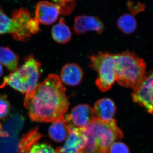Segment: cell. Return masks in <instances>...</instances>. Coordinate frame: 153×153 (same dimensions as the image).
I'll list each match as a JSON object with an SVG mask.
<instances>
[{
  "instance_id": "1",
  "label": "cell",
  "mask_w": 153,
  "mask_h": 153,
  "mask_svg": "<svg viewBox=\"0 0 153 153\" xmlns=\"http://www.w3.org/2000/svg\"><path fill=\"white\" fill-rule=\"evenodd\" d=\"M24 106L33 121L52 123L64 119L69 102L60 77L49 74L34 90L26 94Z\"/></svg>"
},
{
  "instance_id": "2",
  "label": "cell",
  "mask_w": 153,
  "mask_h": 153,
  "mask_svg": "<svg viewBox=\"0 0 153 153\" xmlns=\"http://www.w3.org/2000/svg\"><path fill=\"white\" fill-rule=\"evenodd\" d=\"M83 130L86 142L77 153H109L111 145L123 137L114 119L106 121L96 117Z\"/></svg>"
},
{
  "instance_id": "3",
  "label": "cell",
  "mask_w": 153,
  "mask_h": 153,
  "mask_svg": "<svg viewBox=\"0 0 153 153\" xmlns=\"http://www.w3.org/2000/svg\"><path fill=\"white\" fill-rule=\"evenodd\" d=\"M116 81L120 85L135 89L144 78L146 64L134 52L114 54Z\"/></svg>"
},
{
  "instance_id": "4",
  "label": "cell",
  "mask_w": 153,
  "mask_h": 153,
  "mask_svg": "<svg viewBox=\"0 0 153 153\" xmlns=\"http://www.w3.org/2000/svg\"><path fill=\"white\" fill-rule=\"evenodd\" d=\"M41 66V62L33 55L26 56L24 64L20 68L4 77L0 88L9 85L22 93L30 92L38 85Z\"/></svg>"
},
{
  "instance_id": "5",
  "label": "cell",
  "mask_w": 153,
  "mask_h": 153,
  "mask_svg": "<svg viewBox=\"0 0 153 153\" xmlns=\"http://www.w3.org/2000/svg\"><path fill=\"white\" fill-rule=\"evenodd\" d=\"M90 59L91 67L98 73L96 85L100 91L106 92L116 81L114 54L100 52Z\"/></svg>"
},
{
  "instance_id": "6",
  "label": "cell",
  "mask_w": 153,
  "mask_h": 153,
  "mask_svg": "<svg viewBox=\"0 0 153 153\" xmlns=\"http://www.w3.org/2000/svg\"><path fill=\"white\" fill-rule=\"evenodd\" d=\"M134 102L153 114V71L146 74L144 78L132 94Z\"/></svg>"
},
{
  "instance_id": "7",
  "label": "cell",
  "mask_w": 153,
  "mask_h": 153,
  "mask_svg": "<svg viewBox=\"0 0 153 153\" xmlns=\"http://www.w3.org/2000/svg\"><path fill=\"white\" fill-rule=\"evenodd\" d=\"M96 117L91 107L87 104H81L74 107L65 120L68 127L84 128Z\"/></svg>"
},
{
  "instance_id": "8",
  "label": "cell",
  "mask_w": 153,
  "mask_h": 153,
  "mask_svg": "<svg viewBox=\"0 0 153 153\" xmlns=\"http://www.w3.org/2000/svg\"><path fill=\"white\" fill-rule=\"evenodd\" d=\"M11 17L15 23L13 38L16 41H28L32 35L27 27L28 22L32 18L30 12L27 9L21 8L14 10Z\"/></svg>"
},
{
  "instance_id": "9",
  "label": "cell",
  "mask_w": 153,
  "mask_h": 153,
  "mask_svg": "<svg viewBox=\"0 0 153 153\" xmlns=\"http://www.w3.org/2000/svg\"><path fill=\"white\" fill-rule=\"evenodd\" d=\"M61 14V8L59 5L48 1H41L37 4L35 18L39 23L51 25L58 19Z\"/></svg>"
},
{
  "instance_id": "10",
  "label": "cell",
  "mask_w": 153,
  "mask_h": 153,
  "mask_svg": "<svg viewBox=\"0 0 153 153\" xmlns=\"http://www.w3.org/2000/svg\"><path fill=\"white\" fill-rule=\"evenodd\" d=\"M69 134L63 146L57 148L56 153H77L85 144L86 137L84 128L69 127Z\"/></svg>"
},
{
  "instance_id": "11",
  "label": "cell",
  "mask_w": 153,
  "mask_h": 153,
  "mask_svg": "<svg viewBox=\"0 0 153 153\" xmlns=\"http://www.w3.org/2000/svg\"><path fill=\"white\" fill-rule=\"evenodd\" d=\"M73 28L76 34L81 35L89 31L102 33L104 27L103 23L98 18L81 15L75 18Z\"/></svg>"
},
{
  "instance_id": "12",
  "label": "cell",
  "mask_w": 153,
  "mask_h": 153,
  "mask_svg": "<svg viewBox=\"0 0 153 153\" xmlns=\"http://www.w3.org/2000/svg\"><path fill=\"white\" fill-rule=\"evenodd\" d=\"M84 73L82 68L76 63H68L62 67L60 79L64 84L68 86L79 85L83 79Z\"/></svg>"
},
{
  "instance_id": "13",
  "label": "cell",
  "mask_w": 153,
  "mask_h": 153,
  "mask_svg": "<svg viewBox=\"0 0 153 153\" xmlns=\"http://www.w3.org/2000/svg\"><path fill=\"white\" fill-rule=\"evenodd\" d=\"M93 109L97 117L102 120L108 121L113 119L117 108L112 100L104 98L96 102Z\"/></svg>"
},
{
  "instance_id": "14",
  "label": "cell",
  "mask_w": 153,
  "mask_h": 153,
  "mask_svg": "<svg viewBox=\"0 0 153 153\" xmlns=\"http://www.w3.org/2000/svg\"><path fill=\"white\" fill-rule=\"evenodd\" d=\"M69 128L65 118L62 120L52 122L49 127L48 134L49 137L57 143L66 140L69 134Z\"/></svg>"
},
{
  "instance_id": "15",
  "label": "cell",
  "mask_w": 153,
  "mask_h": 153,
  "mask_svg": "<svg viewBox=\"0 0 153 153\" xmlns=\"http://www.w3.org/2000/svg\"><path fill=\"white\" fill-rule=\"evenodd\" d=\"M52 36L54 41L59 44H66L71 40L72 34L71 30L63 19H60L59 22L53 26Z\"/></svg>"
},
{
  "instance_id": "16",
  "label": "cell",
  "mask_w": 153,
  "mask_h": 153,
  "mask_svg": "<svg viewBox=\"0 0 153 153\" xmlns=\"http://www.w3.org/2000/svg\"><path fill=\"white\" fill-rule=\"evenodd\" d=\"M19 56L7 47H0V64L12 71L16 70L19 63Z\"/></svg>"
},
{
  "instance_id": "17",
  "label": "cell",
  "mask_w": 153,
  "mask_h": 153,
  "mask_svg": "<svg viewBox=\"0 0 153 153\" xmlns=\"http://www.w3.org/2000/svg\"><path fill=\"white\" fill-rule=\"evenodd\" d=\"M42 137L41 133L38 131V127L30 130L24 135L20 140L19 144L20 153H25L29 150L30 148L38 141Z\"/></svg>"
},
{
  "instance_id": "18",
  "label": "cell",
  "mask_w": 153,
  "mask_h": 153,
  "mask_svg": "<svg viewBox=\"0 0 153 153\" xmlns=\"http://www.w3.org/2000/svg\"><path fill=\"white\" fill-rule=\"evenodd\" d=\"M117 26L122 32L129 35L134 33L136 30L137 21L130 14H124L118 20Z\"/></svg>"
},
{
  "instance_id": "19",
  "label": "cell",
  "mask_w": 153,
  "mask_h": 153,
  "mask_svg": "<svg viewBox=\"0 0 153 153\" xmlns=\"http://www.w3.org/2000/svg\"><path fill=\"white\" fill-rule=\"evenodd\" d=\"M15 23L13 18H10L0 7V35L9 34L13 36Z\"/></svg>"
},
{
  "instance_id": "20",
  "label": "cell",
  "mask_w": 153,
  "mask_h": 153,
  "mask_svg": "<svg viewBox=\"0 0 153 153\" xmlns=\"http://www.w3.org/2000/svg\"><path fill=\"white\" fill-rule=\"evenodd\" d=\"M10 110V104L7 96L0 94V120L7 119Z\"/></svg>"
},
{
  "instance_id": "21",
  "label": "cell",
  "mask_w": 153,
  "mask_h": 153,
  "mask_svg": "<svg viewBox=\"0 0 153 153\" xmlns=\"http://www.w3.org/2000/svg\"><path fill=\"white\" fill-rule=\"evenodd\" d=\"M55 4L61 8V13L68 14L71 13L74 7L75 0H52Z\"/></svg>"
},
{
  "instance_id": "22",
  "label": "cell",
  "mask_w": 153,
  "mask_h": 153,
  "mask_svg": "<svg viewBox=\"0 0 153 153\" xmlns=\"http://www.w3.org/2000/svg\"><path fill=\"white\" fill-rule=\"evenodd\" d=\"M109 153H130L129 148L125 144L120 142L114 143L109 149Z\"/></svg>"
},
{
  "instance_id": "23",
  "label": "cell",
  "mask_w": 153,
  "mask_h": 153,
  "mask_svg": "<svg viewBox=\"0 0 153 153\" xmlns=\"http://www.w3.org/2000/svg\"><path fill=\"white\" fill-rule=\"evenodd\" d=\"M128 7L132 14L135 15L144 10L145 6L140 3H135L133 2H129L128 4Z\"/></svg>"
},
{
  "instance_id": "24",
  "label": "cell",
  "mask_w": 153,
  "mask_h": 153,
  "mask_svg": "<svg viewBox=\"0 0 153 153\" xmlns=\"http://www.w3.org/2000/svg\"><path fill=\"white\" fill-rule=\"evenodd\" d=\"M39 22L35 18H31L28 22V29L31 34H37L40 31Z\"/></svg>"
},
{
  "instance_id": "25",
  "label": "cell",
  "mask_w": 153,
  "mask_h": 153,
  "mask_svg": "<svg viewBox=\"0 0 153 153\" xmlns=\"http://www.w3.org/2000/svg\"><path fill=\"white\" fill-rule=\"evenodd\" d=\"M37 147L41 153H56L51 146L47 143H37Z\"/></svg>"
},
{
  "instance_id": "26",
  "label": "cell",
  "mask_w": 153,
  "mask_h": 153,
  "mask_svg": "<svg viewBox=\"0 0 153 153\" xmlns=\"http://www.w3.org/2000/svg\"><path fill=\"white\" fill-rule=\"evenodd\" d=\"M3 73V68L2 66H1V64H0V77L1 76Z\"/></svg>"
}]
</instances>
